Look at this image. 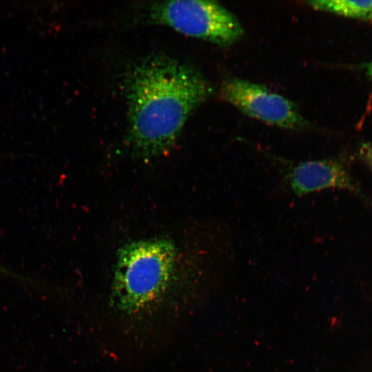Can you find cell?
<instances>
[{"instance_id": "8", "label": "cell", "mask_w": 372, "mask_h": 372, "mask_svg": "<svg viewBox=\"0 0 372 372\" xmlns=\"http://www.w3.org/2000/svg\"><path fill=\"white\" fill-rule=\"evenodd\" d=\"M361 68H362L365 76L371 82H372V59L369 62L362 64Z\"/></svg>"}, {"instance_id": "1", "label": "cell", "mask_w": 372, "mask_h": 372, "mask_svg": "<svg viewBox=\"0 0 372 372\" xmlns=\"http://www.w3.org/2000/svg\"><path fill=\"white\" fill-rule=\"evenodd\" d=\"M127 83V141L149 159L170 150L190 115L214 93L198 70L165 55L140 61Z\"/></svg>"}, {"instance_id": "5", "label": "cell", "mask_w": 372, "mask_h": 372, "mask_svg": "<svg viewBox=\"0 0 372 372\" xmlns=\"http://www.w3.org/2000/svg\"><path fill=\"white\" fill-rule=\"evenodd\" d=\"M219 96L243 114L267 124L294 131L310 127L295 103L265 85L228 77L220 84Z\"/></svg>"}, {"instance_id": "2", "label": "cell", "mask_w": 372, "mask_h": 372, "mask_svg": "<svg viewBox=\"0 0 372 372\" xmlns=\"http://www.w3.org/2000/svg\"><path fill=\"white\" fill-rule=\"evenodd\" d=\"M176 256L174 242L164 237L133 241L121 247L112 285L113 306L128 316L156 307L172 280Z\"/></svg>"}, {"instance_id": "3", "label": "cell", "mask_w": 372, "mask_h": 372, "mask_svg": "<svg viewBox=\"0 0 372 372\" xmlns=\"http://www.w3.org/2000/svg\"><path fill=\"white\" fill-rule=\"evenodd\" d=\"M149 17L152 22L219 46L232 45L243 34L237 17L214 1H158L149 7Z\"/></svg>"}, {"instance_id": "4", "label": "cell", "mask_w": 372, "mask_h": 372, "mask_svg": "<svg viewBox=\"0 0 372 372\" xmlns=\"http://www.w3.org/2000/svg\"><path fill=\"white\" fill-rule=\"evenodd\" d=\"M265 155L276 167L281 187L297 198L328 189H340L370 203V199L353 177L343 154L302 161L267 153Z\"/></svg>"}, {"instance_id": "6", "label": "cell", "mask_w": 372, "mask_h": 372, "mask_svg": "<svg viewBox=\"0 0 372 372\" xmlns=\"http://www.w3.org/2000/svg\"><path fill=\"white\" fill-rule=\"evenodd\" d=\"M307 4L315 10L338 16L353 19L372 21V0L309 1H307Z\"/></svg>"}, {"instance_id": "9", "label": "cell", "mask_w": 372, "mask_h": 372, "mask_svg": "<svg viewBox=\"0 0 372 372\" xmlns=\"http://www.w3.org/2000/svg\"><path fill=\"white\" fill-rule=\"evenodd\" d=\"M0 273H4V274H8L9 276H14L17 278H19L20 277L17 275H16L15 273L11 272L10 271H9L8 269H7L6 268H5L4 267L0 265Z\"/></svg>"}, {"instance_id": "7", "label": "cell", "mask_w": 372, "mask_h": 372, "mask_svg": "<svg viewBox=\"0 0 372 372\" xmlns=\"http://www.w3.org/2000/svg\"><path fill=\"white\" fill-rule=\"evenodd\" d=\"M357 156L372 172V142L360 143L357 150Z\"/></svg>"}]
</instances>
